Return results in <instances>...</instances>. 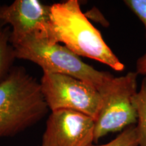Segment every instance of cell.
I'll return each instance as SVG.
<instances>
[{
  "label": "cell",
  "instance_id": "cell-1",
  "mask_svg": "<svg viewBox=\"0 0 146 146\" xmlns=\"http://www.w3.org/2000/svg\"><path fill=\"white\" fill-rule=\"evenodd\" d=\"M48 38L62 43L79 57L97 60L116 71L125 69V65L106 44L99 31L82 12L77 0L50 5Z\"/></svg>",
  "mask_w": 146,
  "mask_h": 146
},
{
  "label": "cell",
  "instance_id": "cell-2",
  "mask_svg": "<svg viewBox=\"0 0 146 146\" xmlns=\"http://www.w3.org/2000/svg\"><path fill=\"white\" fill-rule=\"evenodd\" d=\"M48 110L39 82L23 67L14 66L0 82V139L34 125Z\"/></svg>",
  "mask_w": 146,
  "mask_h": 146
},
{
  "label": "cell",
  "instance_id": "cell-3",
  "mask_svg": "<svg viewBox=\"0 0 146 146\" xmlns=\"http://www.w3.org/2000/svg\"><path fill=\"white\" fill-rule=\"evenodd\" d=\"M16 59L25 60L41 67L43 73L70 76L99 91L112 75L95 69L82 61L64 45L49 39L42 33L33 34L13 45Z\"/></svg>",
  "mask_w": 146,
  "mask_h": 146
},
{
  "label": "cell",
  "instance_id": "cell-4",
  "mask_svg": "<svg viewBox=\"0 0 146 146\" xmlns=\"http://www.w3.org/2000/svg\"><path fill=\"white\" fill-rule=\"evenodd\" d=\"M137 76L136 72L119 77L112 76L98 91L102 104L95 119L94 143L109 133L123 131L137 123V112L133 103L137 91Z\"/></svg>",
  "mask_w": 146,
  "mask_h": 146
},
{
  "label": "cell",
  "instance_id": "cell-5",
  "mask_svg": "<svg viewBox=\"0 0 146 146\" xmlns=\"http://www.w3.org/2000/svg\"><path fill=\"white\" fill-rule=\"evenodd\" d=\"M40 86L47 106L51 111L71 110L96 119L102 104L99 91L72 76L43 73Z\"/></svg>",
  "mask_w": 146,
  "mask_h": 146
},
{
  "label": "cell",
  "instance_id": "cell-6",
  "mask_svg": "<svg viewBox=\"0 0 146 146\" xmlns=\"http://www.w3.org/2000/svg\"><path fill=\"white\" fill-rule=\"evenodd\" d=\"M95 120L71 110L52 111L46 122L41 146H90L94 142Z\"/></svg>",
  "mask_w": 146,
  "mask_h": 146
},
{
  "label": "cell",
  "instance_id": "cell-7",
  "mask_svg": "<svg viewBox=\"0 0 146 146\" xmlns=\"http://www.w3.org/2000/svg\"><path fill=\"white\" fill-rule=\"evenodd\" d=\"M50 5L39 0H15L0 5V25L10 27V40L14 45L33 34L48 36Z\"/></svg>",
  "mask_w": 146,
  "mask_h": 146
},
{
  "label": "cell",
  "instance_id": "cell-8",
  "mask_svg": "<svg viewBox=\"0 0 146 146\" xmlns=\"http://www.w3.org/2000/svg\"><path fill=\"white\" fill-rule=\"evenodd\" d=\"M16 59L15 50L10 40V28L0 25V82L13 68Z\"/></svg>",
  "mask_w": 146,
  "mask_h": 146
},
{
  "label": "cell",
  "instance_id": "cell-9",
  "mask_svg": "<svg viewBox=\"0 0 146 146\" xmlns=\"http://www.w3.org/2000/svg\"><path fill=\"white\" fill-rule=\"evenodd\" d=\"M133 103L137 112L139 146H146V76L142 81L141 88L133 97Z\"/></svg>",
  "mask_w": 146,
  "mask_h": 146
},
{
  "label": "cell",
  "instance_id": "cell-10",
  "mask_svg": "<svg viewBox=\"0 0 146 146\" xmlns=\"http://www.w3.org/2000/svg\"><path fill=\"white\" fill-rule=\"evenodd\" d=\"M90 146H139V135L136 125L126 128L116 138L104 145Z\"/></svg>",
  "mask_w": 146,
  "mask_h": 146
},
{
  "label": "cell",
  "instance_id": "cell-11",
  "mask_svg": "<svg viewBox=\"0 0 146 146\" xmlns=\"http://www.w3.org/2000/svg\"><path fill=\"white\" fill-rule=\"evenodd\" d=\"M124 3L143 24L146 37V0H125Z\"/></svg>",
  "mask_w": 146,
  "mask_h": 146
},
{
  "label": "cell",
  "instance_id": "cell-12",
  "mask_svg": "<svg viewBox=\"0 0 146 146\" xmlns=\"http://www.w3.org/2000/svg\"><path fill=\"white\" fill-rule=\"evenodd\" d=\"M136 72L138 74L146 76V56H141L136 62Z\"/></svg>",
  "mask_w": 146,
  "mask_h": 146
}]
</instances>
